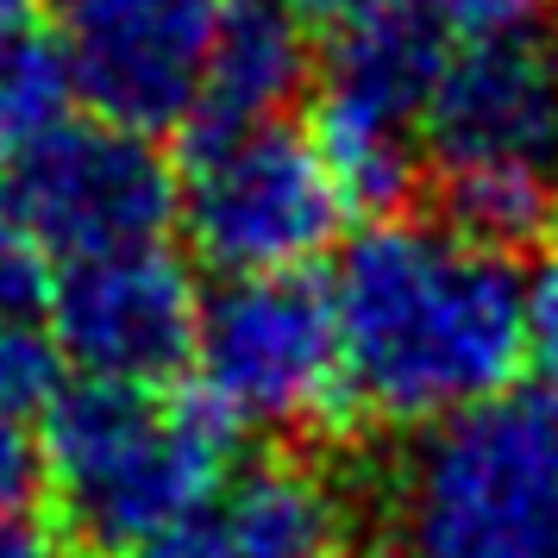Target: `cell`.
Returning <instances> with one entry per match:
<instances>
[{
    "label": "cell",
    "mask_w": 558,
    "mask_h": 558,
    "mask_svg": "<svg viewBox=\"0 0 558 558\" xmlns=\"http://www.w3.org/2000/svg\"><path fill=\"white\" fill-rule=\"evenodd\" d=\"M352 408L433 427L508 396L527 364V277L458 227L377 220L332 270Z\"/></svg>",
    "instance_id": "1"
},
{
    "label": "cell",
    "mask_w": 558,
    "mask_h": 558,
    "mask_svg": "<svg viewBox=\"0 0 558 558\" xmlns=\"http://www.w3.org/2000/svg\"><path fill=\"white\" fill-rule=\"evenodd\" d=\"M383 558H558V408L489 396L433 421L383 489Z\"/></svg>",
    "instance_id": "2"
},
{
    "label": "cell",
    "mask_w": 558,
    "mask_h": 558,
    "mask_svg": "<svg viewBox=\"0 0 558 558\" xmlns=\"http://www.w3.org/2000/svg\"><path fill=\"white\" fill-rule=\"evenodd\" d=\"M227 421L202 396L132 383L63 389L45 414V477L82 546L132 558L227 477Z\"/></svg>",
    "instance_id": "3"
},
{
    "label": "cell",
    "mask_w": 558,
    "mask_h": 558,
    "mask_svg": "<svg viewBox=\"0 0 558 558\" xmlns=\"http://www.w3.org/2000/svg\"><path fill=\"white\" fill-rule=\"evenodd\" d=\"M195 377L202 402L227 427L307 433L339 421L352 408V383L332 289L307 282L302 270L227 277V289L202 302Z\"/></svg>",
    "instance_id": "4"
},
{
    "label": "cell",
    "mask_w": 558,
    "mask_h": 558,
    "mask_svg": "<svg viewBox=\"0 0 558 558\" xmlns=\"http://www.w3.org/2000/svg\"><path fill=\"white\" fill-rule=\"evenodd\" d=\"M345 207L320 145L270 120L195 132L177 214L220 277H282L339 239Z\"/></svg>",
    "instance_id": "5"
},
{
    "label": "cell",
    "mask_w": 558,
    "mask_h": 558,
    "mask_svg": "<svg viewBox=\"0 0 558 558\" xmlns=\"http://www.w3.org/2000/svg\"><path fill=\"white\" fill-rule=\"evenodd\" d=\"M446 76V32L414 0H352L320 76L314 145L352 207H396L421 170L414 132Z\"/></svg>",
    "instance_id": "6"
},
{
    "label": "cell",
    "mask_w": 558,
    "mask_h": 558,
    "mask_svg": "<svg viewBox=\"0 0 558 558\" xmlns=\"http://www.w3.org/2000/svg\"><path fill=\"white\" fill-rule=\"evenodd\" d=\"M182 207V182L151 145V132L113 120H63L38 151L0 182V214L51 257H101L120 245H151Z\"/></svg>",
    "instance_id": "7"
},
{
    "label": "cell",
    "mask_w": 558,
    "mask_h": 558,
    "mask_svg": "<svg viewBox=\"0 0 558 558\" xmlns=\"http://www.w3.org/2000/svg\"><path fill=\"white\" fill-rule=\"evenodd\" d=\"M232 0H57V51L76 101L132 132L195 120Z\"/></svg>",
    "instance_id": "8"
},
{
    "label": "cell",
    "mask_w": 558,
    "mask_h": 558,
    "mask_svg": "<svg viewBox=\"0 0 558 558\" xmlns=\"http://www.w3.org/2000/svg\"><path fill=\"white\" fill-rule=\"evenodd\" d=\"M421 132L439 182L508 177L558 189V38L514 32L446 57Z\"/></svg>",
    "instance_id": "9"
},
{
    "label": "cell",
    "mask_w": 558,
    "mask_h": 558,
    "mask_svg": "<svg viewBox=\"0 0 558 558\" xmlns=\"http://www.w3.org/2000/svg\"><path fill=\"white\" fill-rule=\"evenodd\" d=\"M202 289L163 239L82 257L57 282V339L88 383L157 389L195 357Z\"/></svg>",
    "instance_id": "10"
},
{
    "label": "cell",
    "mask_w": 558,
    "mask_h": 558,
    "mask_svg": "<svg viewBox=\"0 0 558 558\" xmlns=\"http://www.w3.org/2000/svg\"><path fill=\"white\" fill-rule=\"evenodd\" d=\"M352 539L345 496L302 458H257L227 471L214 496L132 558H339Z\"/></svg>",
    "instance_id": "11"
},
{
    "label": "cell",
    "mask_w": 558,
    "mask_h": 558,
    "mask_svg": "<svg viewBox=\"0 0 558 558\" xmlns=\"http://www.w3.org/2000/svg\"><path fill=\"white\" fill-rule=\"evenodd\" d=\"M307 70H314V51H307V26L295 13H282L270 0H232L214 57H207L195 132L282 120V107L307 88Z\"/></svg>",
    "instance_id": "12"
},
{
    "label": "cell",
    "mask_w": 558,
    "mask_h": 558,
    "mask_svg": "<svg viewBox=\"0 0 558 558\" xmlns=\"http://www.w3.org/2000/svg\"><path fill=\"white\" fill-rule=\"evenodd\" d=\"M70 107H76V82L57 45L26 38L0 57V182L70 120Z\"/></svg>",
    "instance_id": "13"
},
{
    "label": "cell",
    "mask_w": 558,
    "mask_h": 558,
    "mask_svg": "<svg viewBox=\"0 0 558 558\" xmlns=\"http://www.w3.org/2000/svg\"><path fill=\"white\" fill-rule=\"evenodd\" d=\"M57 264L20 220L0 214V332L57 327Z\"/></svg>",
    "instance_id": "14"
},
{
    "label": "cell",
    "mask_w": 558,
    "mask_h": 558,
    "mask_svg": "<svg viewBox=\"0 0 558 558\" xmlns=\"http://www.w3.org/2000/svg\"><path fill=\"white\" fill-rule=\"evenodd\" d=\"M63 377H70V357H63L57 327L0 332V414L13 421L51 414L63 402Z\"/></svg>",
    "instance_id": "15"
},
{
    "label": "cell",
    "mask_w": 558,
    "mask_h": 558,
    "mask_svg": "<svg viewBox=\"0 0 558 558\" xmlns=\"http://www.w3.org/2000/svg\"><path fill=\"white\" fill-rule=\"evenodd\" d=\"M433 26L458 38V45H483V38H514V32H539L553 0H414Z\"/></svg>",
    "instance_id": "16"
},
{
    "label": "cell",
    "mask_w": 558,
    "mask_h": 558,
    "mask_svg": "<svg viewBox=\"0 0 558 558\" xmlns=\"http://www.w3.org/2000/svg\"><path fill=\"white\" fill-rule=\"evenodd\" d=\"M45 483V446L26 433V421L0 414V521H26Z\"/></svg>",
    "instance_id": "17"
},
{
    "label": "cell",
    "mask_w": 558,
    "mask_h": 558,
    "mask_svg": "<svg viewBox=\"0 0 558 558\" xmlns=\"http://www.w3.org/2000/svg\"><path fill=\"white\" fill-rule=\"evenodd\" d=\"M527 364L539 377V396L558 408V264L527 282Z\"/></svg>",
    "instance_id": "18"
},
{
    "label": "cell",
    "mask_w": 558,
    "mask_h": 558,
    "mask_svg": "<svg viewBox=\"0 0 558 558\" xmlns=\"http://www.w3.org/2000/svg\"><path fill=\"white\" fill-rule=\"evenodd\" d=\"M0 558H70V553L38 521H0Z\"/></svg>",
    "instance_id": "19"
},
{
    "label": "cell",
    "mask_w": 558,
    "mask_h": 558,
    "mask_svg": "<svg viewBox=\"0 0 558 558\" xmlns=\"http://www.w3.org/2000/svg\"><path fill=\"white\" fill-rule=\"evenodd\" d=\"M32 7L38 0H0V57L32 38Z\"/></svg>",
    "instance_id": "20"
},
{
    "label": "cell",
    "mask_w": 558,
    "mask_h": 558,
    "mask_svg": "<svg viewBox=\"0 0 558 558\" xmlns=\"http://www.w3.org/2000/svg\"><path fill=\"white\" fill-rule=\"evenodd\" d=\"M270 7H282V13H295V20H339V13H345V7H352V0H270Z\"/></svg>",
    "instance_id": "21"
}]
</instances>
